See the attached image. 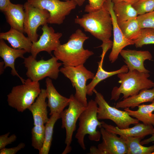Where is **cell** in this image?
<instances>
[{"mask_svg": "<svg viewBox=\"0 0 154 154\" xmlns=\"http://www.w3.org/2000/svg\"><path fill=\"white\" fill-rule=\"evenodd\" d=\"M76 24L102 42L100 46L103 50L108 51L112 48L113 42L110 39L113 30L110 14L104 6L101 9L87 13L81 17L74 20Z\"/></svg>", "mask_w": 154, "mask_h": 154, "instance_id": "6da1fadb", "label": "cell"}, {"mask_svg": "<svg viewBox=\"0 0 154 154\" xmlns=\"http://www.w3.org/2000/svg\"><path fill=\"white\" fill-rule=\"evenodd\" d=\"M88 38L81 29H77L70 35L67 42L60 44L54 51V56L62 62L64 66H76L84 65L94 54L92 51L83 47L84 42Z\"/></svg>", "mask_w": 154, "mask_h": 154, "instance_id": "7a4b0ae2", "label": "cell"}, {"mask_svg": "<svg viewBox=\"0 0 154 154\" xmlns=\"http://www.w3.org/2000/svg\"><path fill=\"white\" fill-rule=\"evenodd\" d=\"M119 78V87L113 89L110 100L117 101L121 94L122 98H127L138 94L141 90L154 88V82L148 79L149 73H144L136 70H129L126 73L117 74Z\"/></svg>", "mask_w": 154, "mask_h": 154, "instance_id": "3957f363", "label": "cell"}, {"mask_svg": "<svg viewBox=\"0 0 154 154\" xmlns=\"http://www.w3.org/2000/svg\"><path fill=\"white\" fill-rule=\"evenodd\" d=\"M98 105L96 101L91 100L87 106L80 114L79 119V127L75 137L82 148L85 150L84 138L88 134L89 139L92 141H100L101 134L97 130L98 127L100 128L104 121H99L97 117Z\"/></svg>", "mask_w": 154, "mask_h": 154, "instance_id": "277c9868", "label": "cell"}, {"mask_svg": "<svg viewBox=\"0 0 154 154\" xmlns=\"http://www.w3.org/2000/svg\"><path fill=\"white\" fill-rule=\"evenodd\" d=\"M41 91L39 82L28 78L22 85L13 87L7 95L8 105L18 112H23L34 102Z\"/></svg>", "mask_w": 154, "mask_h": 154, "instance_id": "5b68a950", "label": "cell"}, {"mask_svg": "<svg viewBox=\"0 0 154 154\" xmlns=\"http://www.w3.org/2000/svg\"><path fill=\"white\" fill-rule=\"evenodd\" d=\"M32 55L24 58L23 63L27 68V76L32 80L39 82L46 77L56 80L60 72L59 67L62 63L58 62L55 56L44 60H37Z\"/></svg>", "mask_w": 154, "mask_h": 154, "instance_id": "8992f818", "label": "cell"}, {"mask_svg": "<svg viewBox=\"0 0 154 154\" xmlns=\"http://www.w3.org/2000/svg\"><path fill=\"white\" fill-rule=\"evenodd\" d=\"M93 92L96 95L95 101L98 106L97 117L98 120H110L120 129L128 128L130 125H135L139 122L138 119L132 117L126 111L110 106L103 95L95 89Z\"/></svg>", "mask_w": 154, "mask_h": 154, "instance_id": "52a82bcc", "label": "cell"}, {"mask_svg": "<svg viewBox=\"0 0 154 154\" xmlns=\"http://www.w3.org/2000/svg\"><path fill=\"white\" fill-rule=\"evenodd\" d=\"M60 72L71 81L76 90L74 96L76 98L86 107L88 104L86 98V83L92 79L94 74L81 65L76 66H64L60 69Z\"/></svg>", "mask_w": 154, "mask_h": 154, "instance_id": "ba28073f", "label": "cell"}, {"mask_svg": "<svg viewBox=\"0 0 154 154\" xmlns=\"http://www.w3.org/2000/svg\"><path fill=\"white\" fill-rule=\"evenodd\" d=\"M34 7L45 9L50 14L48 23L60 25L77 5L74 1L60 0H27Z\"/></svg>", "mask_w": 154, "mask_h": 154, "instance_id": "9c48e42d", "label": "cell"}, {"mask_svg": "<svg viewBox=\"0 0 154 154\" xmlns=\"http://www.w3.org/2000/svg\"><path fill=\"white\" fill-rule=\"evenodd\" d=\"M69 98L68 108L60 114L62 121V128H65L66 131L65 143L66 146L62 154H66L71 151L70 145L73 133L76 129V122L86 108L77 100L73 94L71 95Z\"/></svg>", "mask_w": 154, "mask_h": 154, "instance_id": "30bf717a", "label": "cell"}, {"mask_svg": "<svg viewBox=\"0 0 154 154\" xmlns=\"http://www.w3.org/2000/svg\"><path fill=\"white\" fill-rule=\"evenodd\" d=\"M23 6L25 12L24 33L27 34L32 42H37L39 36L37 29L40 26L48 23L49 13L45 9L34 7L27 1Z\"/></svg>", "mask_w": 154, "mask_h": 154, "instance_id": "8fae6325", "label": "cell"}, {"mask_svg": "<svg viewBox=\"0 0 154 154\" xmlns=\"http://www.w3.org/2000/svg\"><path fill=\"white\" fill-rule=\"evenodd\" d=\"M100 128L102 142L97 147L92 146L89 154H127V147L122 137H118L116 134L107 131L102 127Z\"/></svg>", "mask_w": 154, "mask_h": 154, "instance_id": "7c38bea8", "label": "cell"}, {"mask_svg": "<svg viewBox=\"0 0 154 154\" xmlns=\"http://www.w3.org/2000/svg\"><path fill=\"white\" fill-rule=\"evenodd\" d=\"M42 33L38 40L33 42L30 53L36 58L40 52L45 51L51 54L61 44L60 39L62 36L61 33H55L54 29L49 27L47 24L42 26Z\"/></svg>", "mask_w": 154, "mask_h": 154, "instance_id": "4fadbf2b", "label": "cell"}, {"mask_svg": "<svg viewBox=\"0 0 154 154\" xmlns=\"http://www.w3.org/2000/svg\"><path fill=\"white\" fill-rule=\"evenodd\" d=\"M114 5L112 0H106L104 4L109 12L112 20L114 39L112 50L109 56V60L112 63L117 60L120 52L124 47L134 44V41L125 37L119 27L113 9Z\"/></svg>", "mask_w": 154, "mask_h": 154, "instance_id": "5bb4252c", "label": "cell"}, {"mask_svg": "<svg viewBox=\"0 0 154 154\" xmlns=\"http://www.w3.org/2000/svg\"><path fill=\"white\" fill-rule=\"evenodd\" d=\"M120 54L124 59L129 70H136L141 72L149 73L144 64L145 60H150L152 58V55L149 51L123 49Z\"/></svg>", "mask_w": 154, "mask_h": 154, "instance_id": "9a60e30c", "label": "cell"}, {"mask_svg": "<svg viewBox=\"0 0 154 154\" xmlns=\"http://www.w3.org/2000/svg\"><path fill=\"white\" fill-rule=\"evenodd\" d=\"M47 106L50 111V115L55 113L60 114L69 104L70 98L60 95L57 91L51 78L47 77L45 81Z\"/></svg>", "mask_w": 154, "mask_h": 154, "instance_id": "2e32d148", "label": "cell"}, {"mask_svg": "<svg viewBox=\"0 0 154 154\" xmlns=\"http://www.w3.org/2000/svg\"><path fill=\"white\" fill-rule=\"evenodd\" d=\"M102 127L110 132L119 135L120 137L130 136L143 139L145 136L151 135L154 128L151 125H146L139 122L131 127L120 129L113 125L108 124L105 122Z\"/></svg>", "mask_w": 154, "mask_h": 154, "instance_id": "e0dca14e", "label": "cell"}, {"mask_svg": "<svg viewBox=\"0 0 154 154\" xmlns=\"http://www.w3.org/2000/svg\"><path fill=\"white\" fill-rule=\"evenodd\" d=\"M27 52L24 49H20L12 48L9 46L5 42L4 40H0V56L4 62V68L10 67L11 68V74L13 76L18 77L21 80L22 84L25 80L21 77L17 72L15 67V60L18 58L24 59V54Z\"/></svg>", "mask_w": 154, "mask_h": 154, "instance_id": "ac0fdd59", "label": "cell"}, {"mask_svg": "<svg viewBox=\"0 0 154 154\" xmlns=\"http://www.w3.org/2000/svg\"><path fill=\"white\" fill-rule=\"evenodd\" d=\"M46 89H41V91L34 102L28 109L32 113L34 125L42 126L48 122L47 104Z\"/></svg>", "mask_w": 154, "mask_h": 154, "instance_id": "d6986e66", "label": "cell"}, {"mask_svg": "<svg viewBox=\"0 0 154 154\" xmlns=\"http://www.w3.org/2000/svg\"><path fill=\"white\" fill-rule=\"evenodd\" d=\"M23 33L11 27L8 31L0 33V39L7 41L13 48L24 49L27 52H30L33 42Z\"/></svg>", "mask_w": 154, "mask_h": 154, "instance_id": "ffe728a7", "label": "cell"}, {"mask_svg": "<svg viewBox=\"0 0 154 154\" xmlns=\"http://www.w3.org/2000/svg\"><path fill=\"white\" fill-rule=\"evenodd\" d=\"M4 12L11 27L24 33L25 12L23 5L11 2Z\"/></svg>", "mask_w": 154, "mask_h": 154, "instance_id": "44dd1931", "label": "cell"}, {"mask_svg": "<svg viewBox=\"0 0 154 154\" xmlns=\"http://www.w3.org/2000/svg\"><path fill=\"white\" fill-rule=\"evenodd\" d=\"M154 100V88L143 90L137 94L124 98L118 102L116 107L117 108H133L142 103L152 102Z\"/></svg>", "mask_w": 154, "mask_h": 154, "instance_id": "7402d4cb", "label": "cell"}, {"mask_svg": "<svg viewBox=\"0 0 154 154\" xmlns=\"http://www.w3.org/2000/svg\"><path fill=\"white\" fill-rule=\"evenodd\" d=\"M103 61L101 60L98 62V68L96 75L91 82L86 85L87 94L89 96L92 95L94 93L93 90L95 89V87L102 81L119 73H126L129 71L128 68L126 65H124L117 70L107 71L103 68Z\"/></svg>", "mask_w": 154, "mask_h": 154, "instance_id": "603a6c76", "label": "cell"}, {"mask_svg": "<svg viewBox=\"0 0 154 154\" xmlns=\"http://www.w3.org/2000/svg\"><path fill=\"white\" fill-rule=\"evenodd\" d=\"M138 107L136 111L131 110L128 108H124V110L143 123L154 126V114L152 113L154 111V100L150 104L140 105Z\"/></svg>", "mask_w": 154, "mask_h": 154, "instance_id": "cb8c5ba5", "label": "cell"}, {"mask_svg": "<svg viewBox=\"0 0 154 154\" xmlns=\"http://www.w3.org/2000/svg\"><path fill=\"white\" fill-rule=\"evenodd\" d=\"M121 137L126 145L127 154H151L154 151V145L147 147L141 144V138L130 136Z\"/></svg>", "mask_w": 154, "mask_h": 154, "instance_id": "d4e9b609", "label": "cell"}, {"mask_svg": "<svg viewBox=\"0 0 154 154\" xmlns=\"http://www.w3.org/2000/svg\"><path fill=\"white\" fill-rule=\"evenodd\" d=\"M113 9L117 23L136 18L138 15L132 5L124 1L114 4Z\"/></svg>", "mask_w": 154, "mask_h": 154, "instance_id": "484cf974", "label": "cell"}, {"mask_svg": "<svg viewBox=\"0 0 154 154\" xmlns=\"http://www.w3.org/2000/svg\"><path fill=\"white\" fill-rule=\"evenodd\" d=\"M117 23L122 33L126 38L134 41L137 38L141 28L137 17Z\"/></svg>", "mask_w": 154, "mask_h": 154, "instance_id": "4316f807", "label": "cell"}, {"mask_svg": "<svg viewBox=\"0 0 154 154\" xmlns=\"http://www.w3.org/2000/svg\"><path fill=\"white\" fill-rule=\"evenodd\" d=\"M60 118V115L55 113L51 115L48 121L45 125V138L44 143L39 154H48L49 152L52 139L54 125L57 120Z\"/></svg>", "mask_w": 154, "mask_h": 154, "instance_id": "83f0119b", "label": "cell"}, {"mask_svg": "<svg viewBox=\"0 0 154 154\" xmlns=\"http://www.w3.org/2000/svg\"><path fill=\"white\" fill-rule=\"evenodd\" d=\"M32 146L39 151L44 141L45 125H34L31 130Z\"/></svg>", "mask_w": 154, "mask_h": 154, "instance_id": "f1b7e54d", "label": "cell"}, {"mask_svg": "<svg viewBox=\"0 0 154 154\" xmlns=\"http://www.w3.org/2000/svg\"><path fill=\"white\" fill-rule=\"evenodd\" d=\"M134 43L136 48L141 47L145 45L154 44V29H141L137 38L134 41Z\"/></svg>", "mask_w": 154, "mask_h": 154, "instance_id": "f546056e", "label": "cell"}, {"mask_svg": "<svg viewBox=\"0 0 154 154\" xmlns=\"http://www.w3.org/2000/svg\"><path fill=\"white\" fill-rule=\"evenodd\" d=\"M132 5L138 15L152 12L154 10V0H139Z\"/></svg>", "mask_w": 154, "mask_h": 154, "instance_id": "4dcf8cb0", "label": "cell"}, {"mask_svg": "<svg viewBox=\"0 0 154 154\" xmlns=\"http://www.w3.org/2000/svg\"><path fill=\"white\" fill-rule=\"evenodd\" d=\"M141 29L150 28L154 29V11L139 15L137 17Z\"/></svg>", "mask_w": 154, "mask_h": 154, "instance_id": "1f68e13d", "label": "cell"}, {"mask_svg": "<svg viewBox=\"0 0 154 154\" xmlns=\"http://www.w3.org/2000/svg\"><path fill=\"white\" fill-rule=\"evenodd\" d=\"M88 4L85 8L84 11L87 13L95 11L102 8L106 0H88Z\"/></svg>", "mask_w": 154, "mask_h": 154, "instance_id": "d6a6232c", "label": "cell"}, {"mask_svg": "<svg viewBox=\"0 0 154 154\" xmlns=\"http://www.w3.org/2000/svg\"><path fill=\"white\" fill-rule=\"evenodd\" d=\"M10 132L0 136V149L5 147L8 145L11 144L16 140L17 137L15 134L8 137Z\"/></svg>", "mask_w": 154, "mask_h": 154, "instance_id": "836d02e7", "label": "cell"}, {"mask_svg": "<svg viewBox=\"0 0 154 154\" xmlns=\"http://www.w3.org/2000/svg\"><path fill=\"white\" fill-rule=\"evenodd\" d=\"M25 146V144L23 143H19L16 147L10 148H3L0 151V154H15Z\"/></svg>", "mask_w": 154, "mask_h": 154, "instance_id": "e575fe53", "label": "cell"}, {"mask_svg": "<svg viewBox=\"0 0 154 154\" xmlns=\"http://www.w3.org/2000/svg\"><path fill=\"white\" fill-rule=\"evenodd\" d=\"M10 0H0V10L4 12L8 5L11 3Z\"/></svg>", "mask_w": 154, "mask_h": 154, "instance_id": "d590c367", "label": "cell"}, {"mask_svg": "<svg viewBox=\"0 0 154 154\" xmlns=\"http://www.w3.org/2000/svg\"><path fill=\"white\" fill-rule=\"evenodd\" d=\"M151 136L150 137L141 141L140 143L141 145L147 144L150 142L154 141V130Z\"/></svg>", "mask_w": 154, "mask_h": 154, "instance_id": "8d00e7d4", "label": "cell"}, {"mask_svg": "<svg viewBox=\"0 0 154 154\" xmlns=\"http://www.w3.org/2000/svg\"><path fill=\"white\" fill-rule=\"evenodd\" d=\"M65 1H68L72 0L75 2L77 4V5L79 6H81L83 5L84 3L85 0H64Z\"/></svg>", "mask_w": 154, "mask_h": 154, "instance_id": "74e56055", "label": "cell"}, {"mask_svg": "<svg viewBox=\"0 0 154 154\" xmlns=\"http://www.w3.org/2000/svg\"><path fill=\"white\" fill-rule=\"evenodd\" d=\"M5 63L4 61H1L0 62V74H2L4 72Z\"/></svg>", "mask_w": 154, "mask_h": 154, "instance_id": "f35d334b", "label": "cell"}, {"mask_svg": "<svg viewBox=\"0 0 154 154\" xmlns=\"http://www.w3.org/2000/svg\"><path fill=\"white\" fill-rule=\"evenodd\" d=\"M139 0H124L125 2L132 5L137 2Z\"/></svg>", "mask_w": 154, "mask_h": 154, "instance_id": "ab89813d", "label": "cell"}, {"mask_svg": "<svg viewBox=\"0 0 154 154\" xmlns=\"http://www.w3.org/2000/svg\"><path fill=\"white\" fill-rule=\"evenodd\" d=\"M114 4H116L122 1H123L124 0H112Z\"/></svg>", "mask_w": 154, "mask_h": 154, "instance_id": "60d3db41", "label": "cell"}, {"mask_svg": "<svg viewBox=\"0 0 154 154\" xmlns=\"http://www.w3.org/2000/svg\"><path fill=\"white\" fill-rule=\"evenodd\" d=\"M151 154H154V151L151 153Z\"/></svg>", "mask_w": 154, "mask_h": 154, "instance_id": "b9f144b4", "label": "cell"}, {"mask_svg": "<svg viewBox=\"0 0 154 154\" xmlns=\"http://www.w3.org/2000/svg\"></svg>", "mask_w": 154, "mask_h": 154, "instance_id": "7bdbcfd3", "label": "cell"}]
</instances>
